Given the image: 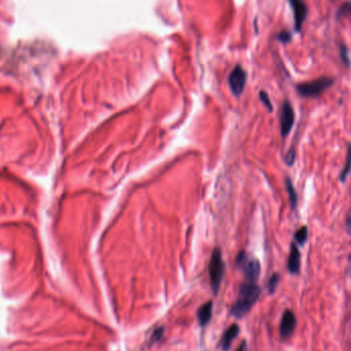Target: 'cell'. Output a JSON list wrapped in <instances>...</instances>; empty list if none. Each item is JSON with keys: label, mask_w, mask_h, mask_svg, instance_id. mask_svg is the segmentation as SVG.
Wrapping results in <instances>:
<instances>
[{"label": "cell", "mask_w": 351, "mask_h": 351, "mask_svg": "<svg viewBox=\"0 0 351 351\" xmlns=\"http://www.w3.org/2000/svg\"><path fill=\"white\" fill-rule=\"evenodd\" d=\"M292 39V35L290 32L288 31H282L279 34H278V40L280 42H284V43H287V42H290Z\"/></svg>", "instance_id": "20"}, {"label": "cell", "mask_w": 351, "mask_h": 351, "mask_svg": "<svg viewBox=\"0 0 351 351\" xmlns=\"http://www.w3.org/2000/svg\"><path fill=\"white\" fill-rule=\"evenodd\" d=\"M289 3L292 7L294 13V21H295V29L297 32H300L303 23L307 17V6L304 0H289Z\"/></svg>", "instance_id": "6"}, {"label": "cell", "mask_w": 351, "mask_h": 351, "mask_svg": "<svg viewBox=\"0 0 351 351\" xmlns=\"http://www.w3.org/2000/svg\"><path fill=\"white\" fill-rule=\"evenodd\" d=\"M295 122V113L294 109L289 101H286L283 106L282 117H280V128H282V134L284 137L288 136L291 131Z\"/></svg>", "instance_id": "7"}, {"label": "cell", "mask_w": 351, "mask_h": 351, "mask_svg": "<svg viewBox=\"0 0 351 351\" xmlns=\"http://www.w3.org/2000/svg\"><path fill=\"white\" fill-rule=\"evenodd\" d=\"M296 325L297 320L295 314L291 310H286L280 321V335L284 338L290 337L294 333Z\"/></svg>", "instance_id": "8"}, {"label": "cell", "mask_w": 351, "mask_h": 351, "mask_svg": "<svg viewBox=\"0 0 351 351\" xmlns=\"http://www.w3.org/2000/svg\"><path fill=\"white\" fill-rule=\"evenodd\" d=\"M286 186H287V191H288V194H289V197H290L291 206H292V208H296L297 203H298V195H297L295 187H294V185L292 183V180L290 178H288L286 180Z\"/></svg>", "instance_id": "12"}, {"label": "cell", "mask_w": 351, "mask_h": 351, "mask_svg": "<svg viewBox=\"0 0 351 351\" xmlns=\"http://www.w3.org/2000/svg\"><path fill=\"white\" fill-rule=\"evenodd\" d=\"M260 294L261 290L255 284H242L239 288L238 299L232 307V314L237 318L244 317L256 304L260 297Z\"/></svg>", "instance_id": "1"}, {"label": "cell", "mask_w": 351, "mask_h": 351, "mask_svg": "<svg viewBox=\"0 0 351 351\" xmlns=\"http://www.w3.org/2000/svg\"><path fill=\"white\" fill-rule=\"evenodd\" d=\"M278 283H279V275L277 273H275L270 277L269 283H268V289H269L270 294H273L275 292Z\"/></svg>", "instance_id": "16"}, {"label": "cell", "mask_w": 351, "mask_h": 351, "mask_svg": "<svg viewBox=\"0 0 351 351\" xmlns=\"http://www.w3.org/2000/svg\"><path fill=\"white\" fill-rule=\"evenodd\" d=\"M164 333H165V328H164V327L157 328V329L153 332V334H152V336H151V341H152V343L158 342V341L163 338Z\"/></svg>", "instance_id": "18"}, {"label": "cell", "mask_w": 351, "mask_h": 351, "mask_svg": "<svg viewBox=\"0 0 351 351\" xmlns=\"http://www.w3.org/2000/svg\"><path fill=\"white\" fill-rule=\"evenodd\" d=\"M351 15V3H345L344 5H342L340 7V9L338 10L337 13V18L341 19V18H346L348 16Z\"/></svg>", "instance_id": "15"}, {"label": "cell", "mask_w": 351, "mask_h": 351, "mask_svg": "<svg viewBox=\"0 0 351 351\" xmlns=\"http://www.w3.org/2000/svg\"><path fill=\"white\" fill-rule=\"evenodd\" d=\"M340 53H341V59H342V62L344 63V65L349 67L350 66V59H349V56H348V49H347L346 45L341 44Z\"/></svg>", "instance_id": "17"}, {"label": "cell", "mask_w": 351, "mask_h": 351, "mask_svg": "<svg viewBox=\"0 0 351 351\" xmlns=\"http://www.w3.org/2000/svg\"><path fill=\"white\" fill-rule=\"evenodd\" d=\"M239 331L240 329L238 325H232L227 329V331L224 333L221 340V347L223 351H227L230 348L232 341L237 337V335L239 334Z\"/></svg>", "instance_id": "10"}, {"label": "cell", "mask_w": 351, "mask_h": 351, "mask_svg": "<svg viewBox=\"0 0 351 351\" xmlns=\"http://www.w3.org/2000/svg\"><path fill=\"white\" fill-rule=\"evenodd\" d=\"M351 170V145H349V149H348V153H347V158H346V163L344 166V169L341 173V181L344 182L349 174Z\"/></svg>", "instance_id": "13"}, {"label": "cell", "mask_w": 351, "mask_h": 351, "mask_svg": "<svg viewBox=\"0 0 351 351\" xmlns=\"http://www.w3.org/2000/svg\"><path fill=\"white\" fill-rule=\"evenodd\" d=\"M236 351H248V346H247V343L244 341L242 344L238 347V349Z\"/></svg>", "instance_id": "22"}, {"label": "cell", "mask_w": 351, "mask_h": 351, "mask_svg": "<svg viewBox=\"0 0 351 351\" xmlns=\"http://www.w3.org/2000/svg\"><path fill=\"white\" fill-rule=\"evenodd\" d=\"M213 315V303L206 302L198 310V320L201 327H205Z\"/></svg>", "instance_id": "11"}, {"label": "cell", "mask_w": 351, "mask_h": 351, "mask_svg": "<svg viewBox=\"0 0 351 351\" xmlns=\"http://www.w3.org/2000/svg\"><path fill=\"white\" fill-rule=\"evenodd\" d=\"M334 79L330 77H321L319 79L301 84L297 87L298 93L303 97H315L323 93L327 89L332 87Z\"/></svg>", "instance_id": "4"}, {"label": "cell", "mask_w": 351, "mask_h": 351, "mask_svg": "<svg viewBox=\"0 0 351 351\" xmlns=\"http://www.w3.org/2000/svg\"><path fill=\"white\" fill-rule=\"evenodd\" d=\"M228 83L234 96H240L242 94L247 84V72L241 66H235L229 75Z\"/></svg>", "instance_id": "5"}, {"label": "cell", "mask_w": 351, "mask_h": 351, "mask_svg": "<svg viewBox=\"0 0 351 351\" xmlns=\"http://www.w3.org/2000/svg\"><path fill=\"white\" fill-rule=\"evenodd\" d=\"M237 265L249 283L255 284L257 282L261 272V265L257 259L241 252L237 257Z\"/></svg>", "instance_id": "3"}, {"label": "cell", "mask_w": 351, "mask_h": 351, "mask_svg": "<svg viewBox=\"0 0 351 351\" xmlns=\"http://www.w3.org/2000/svg\"><path fill=\"white\" fill-rule=\"evenodd\" d=\"M295 158H296V151L294 149H291L286 155V164L290 167L293 166L295 163Z\"/></svg>", "instance_id": "21"}, {"label": "cell", "mask_w": 351, "mask_h": 351, "mask_svg": "<svg viewBox=\"0 0 351 351\" xmlns=\"http://www.w3.org/2000/svg\"><path fill=\"white\" fill-rule=\"evenodd\" d=\"M301 266V255L295 244L291 247V253L288 260V269L291 273L297 274L300 271Z\"/></svg>", "instance_id": "9"}, {"label": "cell", "mask_w": 351, "mask_h": 351, "mask_svg": "<svg viewBox=\"0 0 351 351\" xmlns=\"http://www.w3.org/2000/svg\"><path fill=\"white\" fill-rule=\"evenodd\" d=\"M260 99L263 102V104L268 108L269 111H272V104L270 102V99L268 95L265 92H260Z\"/></svg>", "instance_id": "19"}, {"label": "cell", "mask_w": 351, "mask_h": 351, "mask_svg": "<svg viewBox=\"0 0 351 351\" xmlns=\"http://www.w3.org/2000/svg\"><path fill=\"white\" fill-rule=\"evenodd\" d=\"M224 270H225V264L222 259L221 252L219 249H215L208 264V273H209L210 286H212L214 294L216 295L218 294L221 283H222Z\"/></svg>", "instance_id": "2"}, {"label": "cell", "mask_w": 351, "mask_h": 351, "mask_svg": "<svg viewBox=\"0 0 351 351\" xmlns=\"http://www.w3.org/2000/svg\"><path fill=\"white\" fill-rule=\"evenodd\" d=\"M307 233H308V230H307V227H306V226H303V227H301L300 229H298V230L296 231V233H295V239H296V241H297L299 245L303 246V245L305 244L306 239H307V235H308Z\"/></svg>", "instance_id": "14"}]
</instances>
